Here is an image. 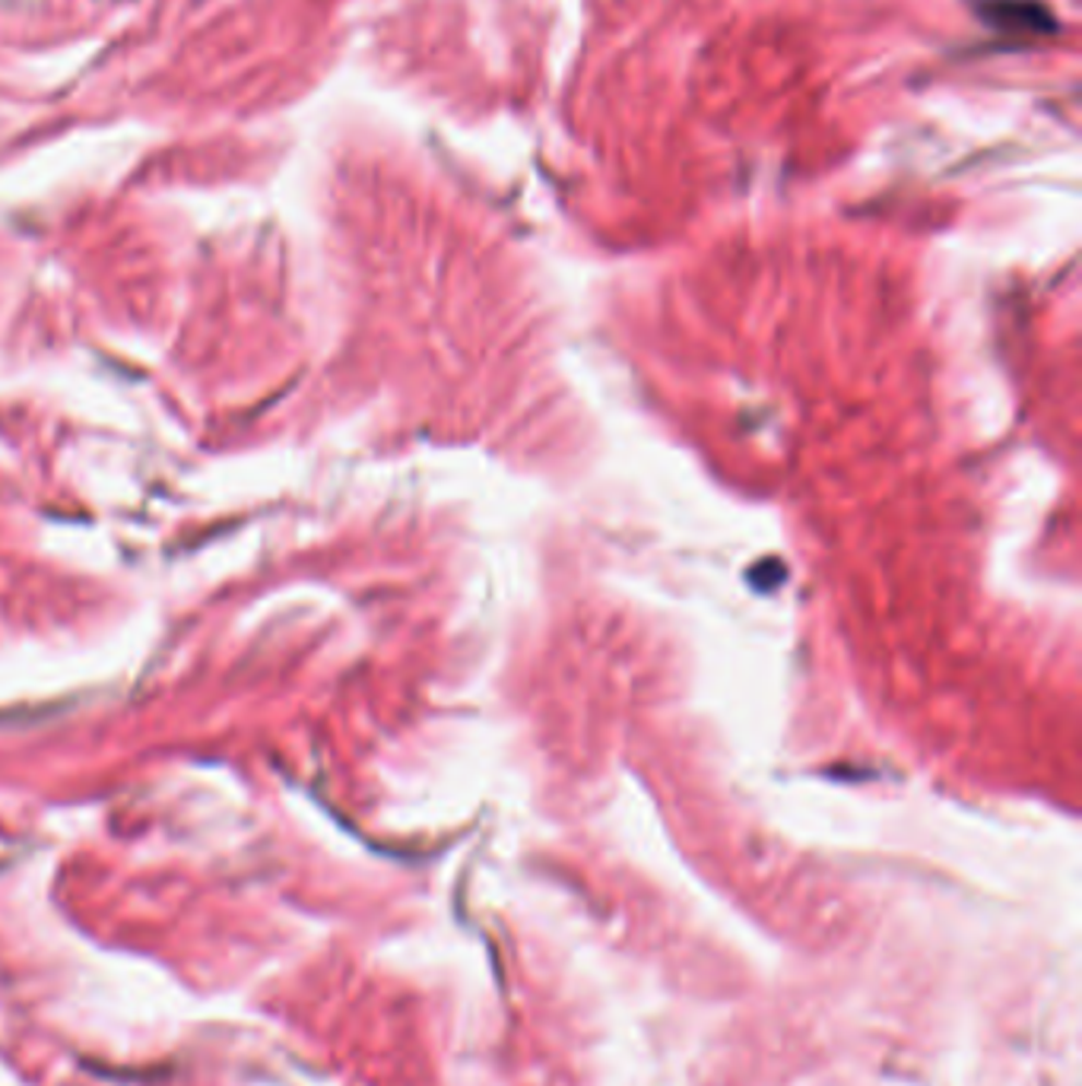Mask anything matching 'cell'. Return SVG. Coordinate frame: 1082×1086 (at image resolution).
<instances>
[{
  "mask_svg": "<svg viewBox=\"0 0 1082 1086\" xmlns=\"http://www.w3.org/2000/svg\"><path fill=\"white\" fill-rule=\"evenodd\" d=\"M990 23L993 26H1010V30H1050V16L1025 0H997L993 7H987Z\"/></svg>",
  "mask_w": 1082,
  "mask_h": 1086,
  "instance_id": "6da1fadb",
  "label": "cell"
}]
</instances>
